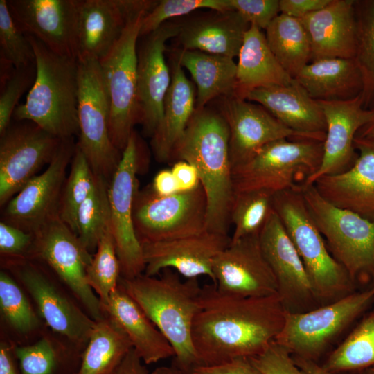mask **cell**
<instances>
[{"label":"cell","instance_id":"obj_1","mask_svg":"<svg viewBox=\"0 0 374 374\" xmlns=\"http://www.w3.org/2000/svg\"><path fill=\"white\" fill-rule=\"evenodd\" d=\"M286 310L278 294L236 297L205 285L192 327L198 365L261 354L280 332Z\"/></svg>","mask_w":374,"mask_h":374},{"label":"cell","instance_id":"obj_2","mask_svg":"<svg viewBox=\"0 0 374 374\" xmlns=\"http://www.w3.org/2000/svg\"><path fill=\"white\" fill-rule=\"evenodd\" d=\"M172 158L197 170L207 201L206 230L227 235L234 191L229 129L219 108L195 109Z\"/></svg>","mask_w":374,"mask_h":374},{"label":"cell","instance_id":"obj_3","mask_svg":"<svg viewBox=\"0 0 374 374\" xmlns=\"http://www.w3.org/2000/svg\"><path fill=\"white\" fill-rule=\"evenodd\" d=\"M119 284L169 341L175 365L185 373L199 364L192 341V327L200 308L203 287L197 278L183 280L172 269L158 277L144 274Z\"/></svg>","mask_w":374,"mask_h":374},{"label":"cell","instance_id":"obj_4","mask_svg":"<svg viewBox=\"0 0 374 374\" xmlns=\"http://www.w3.org/2000/svg\"><path fill=\"white\" fill-rule=\"evenodd\" d=\"M26 36L35 57L36 78L12 118L31 121L61 139L78 136V58L56 54L35 37Z\"/></svg>","mask_w":374,"mask_h":374},{"label":"cell","instance_id":"obj_5","mask_svg":"<svg viewBox=\"0 0 374 374\" xmlns=\"http://www.w3.org/2000/svg\"><path fill=\"white\" fill-rule=\"evenodd\" d=\"M301 188L275 193L273 209L294 244L321 306L355 292L356 285L330 253L308 209Z\"/></svg>","mask_w":374,"mask_h":374},{"label":"cell","instance_id":"obj_6","mask_svg":"<svg viewBox=\"0 0 374 374\" xmlns=\"http://www.w3.org/2000/svg\"><path fill=\"white\" fill-rule=\"evenodd\" d=\"M303 199L332 257L357 285H374V221L338 208L313 184L303 186Z\"/></svg>","mask_w":374,"mask_h":374},{"label":"cell","instance_id":"obj_7","mask_svg":"<svg viewBox=\"0 0 374 374\" xmlns=\"http://www.w3.org/2000/svg\"><path fill=\"white\" fill-rule=\"evenodd\" d=\"M323 148V142L312 139H281L266 144L248 161L232 168L234 194L301 188L319 170Z\"/></svg>","mask_w":374,"mask_h":374},{"label":"cell","instance_id":"obj_8","mask_svg":"<svg viewBox=\"0 0 374 374\" xmlns=\"http://www.w3.org/2000/svg\"><path fill=\"white\" fill-rule=\"evenodd\" d=\"M1 263L31 297L45 326L83 351L96 321L53 272L34 259Z\"/></svg>","mask_w":374,"mask_h":374},{"label":"cell","instance_id":"obj_9","mask_svg":"<svg viewBox=\"0 0 374 374\" xmlns=\"http://www.w3.org/2000/svg\"><path fill=\"white\" fill-rule=\"evenodd\" d=\"M374 303V285L303 312H285L275 342L292 355L316 362Z\"/></svg>","mask_w":374,"mask_h":374},{"label":"cell","instance_id":"obj_10","mask_svg":"<svg viewBox=\"0 0 374 374\" xmlns=\"http://www.w3.org/2000/svg\"><path fill=\"white\" fill-rule=\"evenodd\" d=\"M78 141L93 174L110 182L122 157L109 132V99L98 60L78 58Z\"/></svg>","mask_w":374,"mask_h":374},{"label":"cell","instance_id":"obj_11","mask_svg":"<svg viewBox=\"0 0 374 374\" xmlns=\"http://www.w3.org/2000/svg\"><path fill=\"white\" fill-rule=\"evenodd\" d=\"M149 12L141 11L132 17L121 37L99 61L109 99V136L121 152L140 121L136 43L143 18Z\"/></svg>","mask_w":374,"mask_h":374},{"label":"cell","instance_id":"obj_12","mask_svg":"<svg viewBox=\"0 0 374 374\" xmlns=\"http://www.w3.org/2000/svg\"><path fill=\"white\" fill-rule=\"evenodd\" d=\"M206 197L201 184L168 196L157 195L148 186L134 197L133 221L141 244L199 234L206 231Z\"/></svg>","mask_w":374,"mask_h":374},{"label":"cell","instance_id":"obj_13","mask_svg":"<svg viewBox=\"0 0 374 374\" xmlns=\"http://www.w3.org/2000/svg\"><path fill=\"white\" fill-rule=\"evenodd\" d=\"M144 146L134 130L108 187L110 229L121 265V278L132 279L145 270L143 249L133 221V206L139 190L137 172L144 156Z\"/></svg>","mask_w":374,"mask_h":374},{"label":"cell","instance_id":"obj_14","mask_svg":"<svg viewBox=\"0 0 374 374\" xmlns=\"http://www.w3.org/2000/svg\"><path fill=\"white\" fill-rule=\"evenodd\" d=\"M29 259L46 265L67 287L87 314L98 321L106 315L101 302L87 281L93 255L78 235L57 216L35 233Z\"/></svg>","mask_w":374,"mask_h":374},{"label":"cell","instance_id":"obj_15","mask_svg":"<svg viewBox=\"0 0 374 374\" xmlns=\"http://www.w3.org/2000/svg\"><path fill=\"white\" fill-rule=\"evenodd\" d=\"M63 139L28 120L11 121L0 134V205L5 206L55 157Z\"/></svg>","mask_w":374,"mask_h":374},{"label":"cell","instance_id":"obj_16","mask_svg":"<svg viewBox=\"0 0 374 374\" xmlns=\"http://www.w3.org/2000/svg\"><path fill=\"white\" fill-rule=\"evenodd\" d=\"M75 145L73 138L62 140L47 168L31 179L5 205L1 221L35 233L50 220L59 216L66 170L71 162Z\"/></svg>","mask_w":374,"mask_h":374},{"label":"cell","instance_id":"obj_17","mask_svg":"<svg viewBox=\"0 0 374 374\" xmlns=\"http://www.w3.org/2000/svg\"><path fill=\"white\" fill-rule=\"evenodd\" d=\"M259 233L231 240L215 258L213 285L220 294L236 297L278 294L276 278L260 248Z\"/></svg>","mask_w":374,"mask_h":374},{"label":"cell","instance_id":"obj_18","mask_svg":"<svg viewBox=\"0 0 374 374\" xmlns=\"http://www.w3.org/2000/svg\"><path fill=\"white\" fill-rule=\"evenodd\" d=\"M259 241L286 312H303L319 307L304 265L274 209L260 231Z\"/></svg>","mask_w":374,"mask_h":374},{"label":"cell","instance_id":"obj_19","mask_svg":"<svg viewBox=\"0 0 374 374\" xmlns=\"http://www.w3.org/2000/svg\"><path fill=\"white\" fill-rule=\"evenodd\" d=\"M179 31V20L166 21L143 36L137 50L139 123L144 134L150 138L161 123L165 98L172 81L171 70L164 56L166 42L175 38Z\"/></svg>","mask_w":374,"mask_h":374},{"label":"cell","instance_id":"obj_20","mask_svg":"<svg viewBox=\"0 0 374 374\" xmlns=\"http://www.w3.org/2000/svg\"><path fill=\"white\" fill-rule=\"evenodd\" d=\"M80 0H8L13 19L26 35L33 36L62 56L78 58Z\"/></svg>","mask_w":374,"mask_h":374},{"label":"cell","instance_id":"obj_21","mask_svg":"<svg viewBox=\"0 0 374 374\" xmlns=\"http://www.w3.org/2000/svg\"><path fill=\"white\" fill-rule=\"evenodd\" d=\"M219 109L229 129L232 168L248 161L271 141L281 139L315 140L287 127L260 105L235 94L220 98Z\"/></svg>","mask_w":374,"mask_h":374},{"label":"cell","instance_id":"obj_22","mask_svg":"<svg viewBox=\"0 0 374 374\" xmlns=\"http://www.w3.org/2000/svg\"><path fill=\"white\" fill-rule=\"evenodd\" d=\"M230 242L228 235L205 231L195 235L143 243V274L154 276L163 269H172L186 278L206 276L213 283L214 260Z\"/></svg>","mask_w":374,"mask_h":374},{"label":"cell","instance_id":"obj_23","mask_svg":"<svg viewBox=\"0 0 374 374\" xmlns=\"http://www.w3.org/2000/svg\"><path fill=\"white\" fill-rule=\"evenodd\" d=\"M158 1L80 0L78 21V59L100 61L121 37L136 14L150 11Z\"/></svg>","mask_w":374,"mask_h":374},{"label":"cell","instance_id":"obj_24","mask_svg":"<svg viewBox=\"0 0 374 374\" xmlns=\"http://www.w3.org/2000/svg\"><path fill=\"white\" fill-rule=\"evenodd\" d=\"M318 102L326 124L322 161L319 170L303 186L348 169L357 157L354 145L357 134L374 120V109L364 107L362 93L347 100Z\"/></svg>","mask_w":374,"mask_h":374},{"label":"cell","instance_id":"obj_25","mask_svg":"<svg viewBox=\"0 0 374 374\" xmlns=\"http://www.w3.org/2000/svg\"><path fill=\"white\" fill-rule=\"evenodd\" d=\"M358 152L352 166L313 184L319 195L332 205L374 221V140L356 136Z\"/></svg>","mask_w":374,"mask_h":374},{"label":"cell","instance_id":"obj_26","mask_svg":"<svg viewBox=\"0 0 374 374\" xmlns=\"http://www.w3.org/2000/svg\"><path fill=\"white\" fill-rule=\"evenodd\" d=\"M300 19L310 38L312 61L355 57L357 45L355 0H330L322 9Z\"/></svg>","mask_w":374,"mask_h":374},{"label":"cell","instance_id":"obj_27","mask_svg":"<svg viewBox=\"0 0 374 374\" xmlns=\"http://www.w3.org/2000/svg\"><path fill=\"white\" fill-rule=\"evenodd\" d=\"M177 48L235 58L250 26L235 10L208 12L179 20Z\"/></svg>","mask_w":374,"mask_h":374},{"label":"cell","instance_id":"obj_28","mask_svg":"<svg viewBox=\"0 0 374 374\" xmlns=\"http://www.w3.org/2000/svg\"><path fill=\"white\" fill-rule=\"evenodd\" d=\"M244 99L260 105L290 130L324 141L326 124L323 110L294 79L289 84L253 89Z\"/></svg>","mask_w":374,"mask_h":374},{"label":"cell","instance_id":"obj_29","mask_svg":"<svg viewBox=\"0 0 374 374\" xmlns=\"http://www.w3.org/2000/svg\"><path fill=\"white\" fill-rule=\"evenodd\" d=\"M102 307L105 315L125 332L145 364L175 356L169 341L122 285H118Z\"/></svg>","mask_w":374,"mask_h":374},{"label":"cell","instance_id":"obj_30","mask_svg":"<svg viewBox=\"0 0 374 374\" xmlns=\"http://www.w3.org/2000/svg\"><path fill=\"white\" fill-rule=\"evenodd\" d=\"M170 70L172 81L165 98L162 119L151 138L154 154L159 161L171 159L195 111V86L186 77L174 54Z\"/></svg>","mask_w":374,"mask_h":374},{"label":"cell","instance_id":"obj_31","mask_svg":"<svg viewBox=\"0 0 374 374\" xmlns=\"http://www.w3.org/2000/svg\"><path fill=\"white\" fill-rule=\"evenodd\" d=\"M317 101H342L362 93L363 80L354 58L311 61L294 78Z\"/></svg>","mask_w":374,"mask_h":374},{"label":"cell","instance_id":"obj_32","mask_svg":"<svg viewBox=\"0 0 374 374\" xmlns=\"http://www.w3.org/2000/svg\"><path fill=\"white\" fill-rule=\"evenodd\" d=\"M238 57L235 95L240 98L253 89L294 80L271 52L262 30L255 25L245 33Z\"/></svg>","mask_w":374,"mask_h":374},{"label":"cell","instance_id":"obj_33","mask_svg":"<svg viewBox=\"0 0 374 374\" xmlns=\"http://www.w3.org/2000/svg\"><path fill=\"white\" fill-rule=\"evenodd\" d=\"M173 54L193 80L195 109L205 107L213 99L235 94L237 66L233 58L179 48Z\"/></svg>","mask_w":374,"mask_h":374},{"label":"cell","instance_id":"obj_34","mask_svg":"<svg viewBox=\"0 0 374 374\" xmlns=\"http://www.w3.org/2000/svg\"><path fill=\"white\" fill-rule=\"evenodd\" d=\"M132 348L123 330L106 315L96 321L75 374H114Z\"/></svg>","mask_w":374,"mask_h":374},{"label":"cell","instance_id":"obj_35","mask_svg":"<svg viewBox=\"0 0 374 374\" xmlns=\"http://www.w3.org/2000/svg\"><path fill=\"white\" fill-rule=\"evenodd\" d=\"M265 34L271 52L292 78L312 61L310 38L301 19L280 13Z\"/></svg>","mask_w":374,"mask_h":374},{"label":"cell","instance_id":"obj_36","mask_svg":"<svg viewBox=\"0 0 374 374\" xmlns=\"http://www.w3.org/2000/svg\"><path fill=\"white\" fill-rule=\"evenodd\" d=\"M0 311L3 323L19 338L39 337L44 330L25 290L6 269L0 271Z\"/></svg>","mask_w":374,"mask_h":374},{"label":"cell","instance_id":"obj_37","mask_svg":"<svg viewBox=\"0 0 374 374\" xmlns=\"http://www.w3.org/2000/svg\"><path fill=\"white\" fill-rule=\"evenodd\" d=\"M80 352L67 339L46 329L35 342L15 346L21 374H56L67 359Z\"/></svg>","mask_w":374,"mask_h":374},{"label":"cell","instance_id":"obj_38","mask_svg":"<svg viewBox=\"0 0 374 374\" xmlns=\"http://www.w3.org/2000/svg\"><path fill=\"white\" fill-rule=\"evenodd\" d=\"M364 315L321 365L325 370L339 373L374 366V309Z\"/></svg>","mask_w":374,"mask_h":374},{"label":"cell","instance_id":"obj_39","mask_svg":"<svg viewBox=\"0 0 374 374\" xmlns=\"http://www.w3.org/2000/svg\"><path fill=\"white\" fill-rule=\"evenodd\" d=\"M109 184L104 178L96 176L93 188L78 213V237L92 255L96 252L100 238L110 226Z\"/></svg>","mask_w":374,"mask_h":374},{"label":"cell","instance_id":"obj_40","mask_svg":"<svg viewBox=\"0 0 374 374\" xmlns=\"http://www.w3.org/2000/svg\"><path fill=\"white\" fill-rule=\"evenodd\" d=\"M95 177L85 156L75 145L70 172L62 192L59 217L77 235L78 213L93 188Z\"/></svg>","mask_w":374,"mask_h":374},{"label":"cell","instance_id":"obj_41","mask_svg":"<svg viewBox=\"0 0 374 374\" xmlns=\"http://www.w3.org/2000/svg\"><path fill=\"white\" fill-rule=\"evenodd\" d=\"M357 45L355 60L362 73L364 106L374 108V0L355 1Z\"/></svg>","mask_w":374,"mask_h":374},{"label":"cell","instance_id":"obj_42","mask_svg":"<svg viewBox=\"0 0 374 374\" xmlns=\"http://www.w3.org/2000/svg\"><path fill=\"white\" fill-rule=\"evenodd\" d=\"M274 194L266 190L234 194L230 211V222L234 226L231 241L260 232L273 210Z\"/></svg>","mask_w":374,"mask_h":374},{"label":"cell","instance_id":"obj_43","mask_svg":"<svg viewBox=\"0 0 374 374\" xmlns=\"http://www.w3.org/2000/svg\"><path fill=\"white\" fill-rule=\"evenodd\" d=\"M35 63L31 44L9 11L7 0H0V75Z\"/></svg>","mask_w":374,"mask_h":374},{"label":"cell","instance_id":"obj_44","mask_svg":"<svg viewBox=\"0 0 374 374\" xmlns=\"http://www.w3.org/2000/svg\"><path fill=\"white\" fill-rule=\"evenodd\" d=\"M86 277L88 285L98 296L102 305L119 285L121 265L110 226L99 241L87 269Z\"/></svg>","mask_w":374,"mask_h":374},{"label":"cell","instance_id":"obj_45","mask_svg":"<svg viewBox=\"0 0 374 374\" xmlns=\"http://www.w3.org/2000/svg\"><path fill=\"white\" fill-rule=\"evenodd\" d=\"M199 8L226 11L230 9L228 0H161L142 20L140 37L147 35L165 22L186 17Z\"/></svg>","mask_w":374,"mask_h":374},{"label":"cell","instance_id":"obj_46","mask_svg":"<svg viewBox=\"0 0 374 374\" xmlns=\"http://www.w3.org/2000/svg\"><path fill=\"white\" fill-rule=\"evenodd\" d=\"M36 78L35 63L15 69L3 87L0 95V134L12 121V115L21 97L28 91Z\"/></svg>","mask_w":374,"mask_h":374},{"label":"cell","instance_id":"obj_47","mask_svg":"<svg viewBox=\"0 0 374 374\" xmlns=\"http://www.w3.org/2000/svg\"><path fill=\"white\" fill-rule=\"evenodd\" d=\"M34 238L33 233L1 221V261L29 259Z\"/></svg>","mask_w":374,"mask_h":374},{"label":"cell","instance_id":"obj_48","mask_svg":"<svg viewBox=\"0 0 374 374\" xmlns=\"http://www.w3.org/2000/svg\"><path fill=\"white\" fill-rule=\"evenodd\" d=\"M249 359L263 374H308L296 365L291 353L275 341Z\"/></svg>","mask_w":374,"mask_h":374},{"label":"cell","instance_id":"obj_49","mask_svg":"<svg viewBox=\"0 0 374 374\" xmlns=\"http://www.w3.org/2000/svg\"><path fill=\"white\" fill-rule=\"evenodd\" d=\"M229 8L238 12L250 25L267 28L280 14L278 0H228Z\"/></svg>","mask_w":374,"mask_h":374},{"label":"cell","instance_id":"obj_50","mask_svg":"<svg viewBox=\"0 0 374 374\" xmlns=\"http://www.w3.org/2000/svg\"><path fill=\"white\" fill-rule=\"evenodd\" d=\"M186 374H263L249 358L239 357L215 365H197Z\"/></svg>","mask_w":374,"mask_h":374},{"label":"cell","instance_id":"obj_51","mask_svg":"<svg viewBox=\"0 0 374 374\" xmlns=\"http://www.w3.org/2000/svg\"><path fill=\"white\" fill-rule=\"evenodd\" d=\"M330 1V0H280V13L300 19L322 9Z\"/></svg>","mask_w":374,"mask_h":374},{"label":"cell","instance_id":"obj_52","mask_svg":"<svg viewBox=\"0 0 374 374\" xmlns=\"http://www.w3.org/2000/svg\"><path fill=\"white\" fill-rule=\"evenodd\" d=\"M170 170L175 177L179 192L193 190L201 184L196 168L186 161L178 160Z\"/></svg>","mask_w":374,"mask_h":374},{"label":"cell","instance_id":"obj_53","mask_svg":"<svg viewBox=\"0 0 374 374\" xmlns=\"http://www.w3.org/2000/svg\"><path fill=\"white\" fill-rule=\"evenodd\" d=\"M150 187L160 196H168L179 192L177 181L170 169H163L158 172Z\"/></svg>","mask_w":374,"mask_h":374},{"label":"cell","instance_id":"obj_54","mask_svg":"<svg viewBox=\"0 0 374 374\" xmlns=\"http://www.w3.org/2000/svg\"><path fill=\"white\" fill-rule=\"evenodd\" d=\"M15 344L11 339L6 338L3 334L0 341V374H17L15 362Z\"/></svg>","mask_w":374,"mask_h":374},{"label":"cell","instance_id":"obj_55","mask_svg":"<svg viewBox=\"0 0 374 374\" xmlns=\"http://www.w3.org/2000/svg\"><path fill=\"white\" fill-rule=\"evenodd\" d=\"M114 374H150L137 353L132 348Z\"/></svg>","mask_w":374,"mask_h":374},{"label":"cell","instance_id":"obj_56","mask_svg":"<svg viewBox=\"0 0 374 374\" xmlns=\"http://www.w3.org/2000/svg\"><path fill=\"white\" fill-rule=\"evenodd\" d=\"M292 357L296 365L308 374H338L325 370L314 361L303 359L294 355H292Z\"/></svg>","mask_w":374,"mask_h":374},{"label":"cell","instance_id":"obj_57","mask_svg":"<svg viewBox=\"0 0 374 374\" xmlns=\"http://www.w3.org/2000/svg\"><path fill=\"white\" fill-rule=\"evenodd\" d=\"M357 136L374 140V120L361 129Z\"/></svg>","mask_w":374,"mask_h":374},{"label":"cell","instance_id":"obj_58","mask_svg":"<svg viewBox=\"0 0 374 374\" xmlns=\"http://www.w3.org/2000/svg\"><path fill=\"white\" fill-rule=\"evenodd\" d=\"M165 374H186L175 366H166L164 369Z\"/></svg>","mask_w":374,"mask_h":374},{"label":"cell","instance_id":"obj_59","mask_svg":"<svg viewBox=\"0 0 374 374\" xmlns=\"http://www.w3.org/2000/svg\"><path fill=\"white\" fill-rule=\"evenodd\" d=\"M360 374H374V366L361 371Z\"/></svg>","mask_w":374,"mask_h":374},{"label":"cell","instance_id":"obj_60","mask_svg":"<svg viewBox=\"0 0 374 374\" xmlns=\"http://www.w3.org/2000/svg\"><path fill=\"white\" fill-rule=\"evenodd\" d=\"M150 374H163L160 367L157 368Z\"/></svg>","mask_w":374,"mask_h":374}]
</instances>
